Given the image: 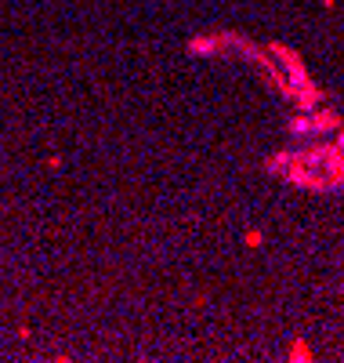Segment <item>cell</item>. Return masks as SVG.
<instances>
[{
    "label": "cell",
    "instance_id": "obj_1",
    "mask_svg": "<svg viewBox=\"0 0 344 363\" xmlns=\"http://www.w3.org/2000/svg\"><path fill=\"white\" fill-rule=\"evenodd\" d=\"M265 171L308 193L344 189V153L337 145H311V149H301V153L279 149L275 157L265 160Z\"/></svg>",
    "mask_w": 344,
    "mask_h": 363
},
{
    "label": "cell",
    "instance_id": "obj_2",
    "mask_svg": "<svg viewBox=\"0 0 344 363\" xmlns=\"http://www.w3.org/2000/svg\"><path fill=\"white\" fill-rule=\"evenodd\" d=\"M340 124H344V116H340L337 109L316 106V109H308V113H297L287 128H290V135H330V131H337Z\"/></svg>",
    "mask_w": 344,
    "mask_h": 363
},
{
    "label": "cell",
    "instance_id": "obj_3",
    "mask_svg": "<svg viewBox=\"0 0 344 363\" xmlns=\"http://www.w3.org/2000/svg\"><path fill=\"white\" fill-rule=\"evenodd\" d=\"M239 44V33H196L189 40L193 58H214V55H232Z\"/></svg>",
    "mask_w": 344,
    "mask_h": 363
},
{
    "label": "cell",
    "instance_id": "obj_4",
    "mask_svg": "<svg viewBox=\"0 0 344 363\" xmlns=\"http://www.w3.org/2000/svg\"><path fill=\"white\" fill-rule=\"evenodd\" d=\"M290 359H294V363H311L316 356H311V345H308L304 338H294V342H290Z\"/></svg>",
    "mask_w": 344,
    "mask_h": 363
},
{
    "label": "cell",
    "instance_id": "obj_5",
    "mask_svg": "<svg viewBox=\"0 0 344 363\" xmlns=\"http://www.w3.org/2000/svg\"><path fill=\"white\" fill-rule=\"evenodd\" d=\"M243 244H246V247H261V244H265V236H261L258 229H250V233L243 236Z\"/></svg>",
    "mask_w": 344,
    "mask_h": 363
},
{
    "label": "cell",
    "instance_id": "obj_6",
    "mask_svg": "<svg viewBox=\"0 0 344 363\" xmlns=\"http://www.w3.org/2000/svg\"><path fill=\"white\" fill-rule=\"evenodd\" d=\"M337 149H340V153H344V124L337 128Z\"/></svg>",
    "mask_w": 344,
    "mask_h": 363
},
{
    "label": "cell",
    "instance_id": "obj_7",
    "mask_svg": "<svg viewBox=\"0 0 344 363\" xmlns=\"http://www.w3.org/2000/svg\"><path fill=\"white\" fill-rule=\"evenodd\" d=\"M340 291H344V284H340Z\"/></svg>",
    "mask_w": 344,
    "mask_h": 363
}]
</instances>
